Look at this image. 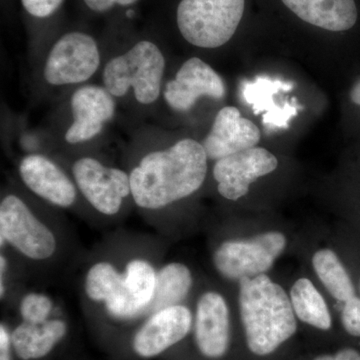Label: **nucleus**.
<instances>
[{
  "mask_svg": "<svg viewBox=\"0 0 360 360\" xmlns=\"http://www.w3.org/2000/svg\"><path fill=\"white\" fill-rule=\"evenodd\" d=\"M208 161L201 142L188 137L148 149L129 169L132 202L158 212L191 198L205 184Z\"/></svg>",
  "mask_w": 360,
  "mask_h": 360,
  "instance_id": "f257e3e1",
  "label": "nucleus"
},
{
  "mask_svg": "<svg viewBox=\"0 0 360 360\" xmlns=\"http://www.w3.org/2000/svg\"><path fill=\"white\" fill-rule=\"evenodd\" d=\"M238 310L246 348L259 359L276 354L297 333L290 295L267 274L239 281Z\"/></svg>",
  "mask_w": 360,
  "mask_h": 360,
  "instance_id": "f03ea898",
  "label": "nucleus"
},
{
  "mask_svg": "<svg viewBox=\"0 0 360 360\" xmlns=\"http://www.w3.org/2000/svg\"><path fill=\"white\" fill-rule=\"evenodd\" d=\"M165 72L167 58L158 40L137 35L104 61L101 85L117 101L129 98L149 108L162 97Z\"/></svg>",
  "mask_w": 360,
  "mask_h": 360,
  "instance_id": "7ed1b4c3",
  "label": "nucleus"
},
{
  "mask_svg": "<svg viewBox=\"0 0 360 360\" xmlns=\"http://www.w3.org/2000/svg\"><path fill=\"white\" fill-rule=\"evenodd\" d=\"M42 65L44 84L53 89H73L89 84L103 68V49L94 33L84 27L56 28L51 33Z\"/></svg>",
  "mask_w": 360,
  "mask_h": 360,
  "instance_id": "20e7f679",
  "label": "nucleus"
},
{
  "mask_svg": "<svg viewBox=\"0 0 360 360\" xmlns=\"http://www.w3.org/2000/svg\"><path fill=\"white\" fill-rule=\"evenodd\" d=\"M0 245L11 248L26 262L44 264L59 251V238L37 210L16 191H6L0 200Z\"/></svg>",
  "mask_w": 360,
  "mask_h": 360,
  "instance_id": "39448f33",
  "label": "nucleus"
},
{
  "mask_svg": "<svg viewBox=\"0 0 360 360\" xmlns=\"http://www.w3.org/2000/svg\"><path fill=\"white\" fill-rule=\"evenodd\" d=\"M245 13V0H176L172 16L187 44L217 49L236 35Z\"/></svg>",
  "mask_w": 360,
  "mask_h": 360,
  "instance_id": "423d86ee",
  "label": "nucleus"
},
{
  "mask_svg": "<svg viewBox=\"0 0 360 360\" xmlns=\"http://www.w3.org/2000/svg\"><path fill=\"white\" fill-rule=\"evenodd\" d=\"M70 172L80 198L97 214L117 217L132 201L129 170L108 165L96 156H78Z\"/></svg>",
  "mask_w": 360,
  "mask_h": 360,
  "instance_id": "0eeeda50",
  "label": "nucleus"
},
{
  "mask_svg": "<svg viewBox=\"0 0 360 360\" xmlns=\"http://www.w3.org/2000/svg\"><path fill=\"white\" fill-rule=\"evenodd\" d=\"M288 246V238L281 231H265L250 238L227 239L212 253L217 274L229 281L266 274Z\"/></svg>",
  "mask_w": 360,
  "mask_h": 360,
  "instance_id": "6e6552de",
  "label": "nucleus"
},
{
  "mask_svg": "<svg viewBox=\"0 0 360 360\" xmlns=\"http://www.w3.org/2000/svg\"><path fill=\"white\" fill-rule=\"evenodd\" d=\"M193 311L187 305H172L148 315L139 322L129 340L139 359H158L191 335Z\"/></svg>",
  "mask_w": 360,
  "mask_h": 360,
  "instance_id": "1a4fd4ad",
  "label": "nucleus"
},
{
  "mask_svg": "<svg viewBox=\"0 0 360 360\" xmlns=\"http://www.w3.org/2000/svg\"><path fill=\"white\" fill-rule=\"evenodd\" d=\"M70 122L63 134L68 146H84L96 141L112 122L117 101L101 84H86L72 90Z\"/></svg>",
  "mask_w": 360,
  "mask_h": 360,
  "instance_id": "9d476101",
  "label": "nucleus"
},
{
  "mask_svg": "<svg viewBox=\"0 0 360 360\" xmlns=\"http://www.w3.org/2000/svg\"><path fill=\"white\" fill-rule=\"evenodd\" d=\"M18 174L30 193L52 207L70 210L82 198L68 169L45 153L23 155L18 161Z\"/></svg>",
  "mask_w": 360,
  "mask_h": 360,
  "instance_id": "9b49d317",
  "label": "nucleus"
},
{
  "mask_svg": "<svg viewBox=\"0 0 360 360\" xmlns=\"http://www.w3.org/2000/svg\"><path fill=\"white\" fill-rule=\"evenodd\" d=\"M191 335L203 359L222 360L229 355L232 341L231 310L219 291L206 290L198 298Z\"/></svg>",
  "mask_w": 360,
  "mask_h": 360,
  "instance_id": "f8f14e48",
  "label": "nucleus"
},
{
  "mask_svg": "<svg viewBox=\"0 0 360 360\" xmlns=\"http://www.w3.org/2000/svg\"><path fill=\"white\" fill-rule=\"evenodd\" d=\"M226 94L224 79L212 66L200 58L184 61L174 77L165 80L162 99L170 110L186 113L200 98L220 101Z\"/></svg>",
  "mask_w": 360,
  "mask_h": 360,
  "instance_id": "ddd939ff",
  "label": "nucleus"
},
{
  "mask_svg": "<svg viewBox=\"0 0 360 360\" xmlns=\"http://www.w3.org/2000/svg\"><path fill=\"white\" fill-rule=\"evenodd\" d=\"M277 167L276 155L257 146L215 161L212 174L220 195L236 201L250 193L253 182L272 174Z\"/></svg>",
  "mask_w": 360,
  "mask_h": 360,
  "instance_id": "4468645a",
  "label": "nucleus"
},
{
  "mask_svg": "<svg viewBox=\"0 0 360 360\" xmlns=\"http://www.w3.org/2000/svg\"><path fill=\"white\" fill-rule=\"evenodd\" d=\"M262 132L255 123L241 116L234 106H225L217 112L212 129L201 144L208 160L217 161L234 153L257 148Z\"/></svg>",
  "mask_w": 360,
  "mask_h": 360,
  "instance_id": "2eb2a0df",
  "label": "nucleus"
},
{
  "mask_svg": "<svg viewBox=\"0 0 360 360\" xmlns=\"http://www.w3.org/2000/svg\"><path fill=\"white\" fill-rule=\"evenodd\" d=\"M298 20L331 32L352 30L357 22L355 0H281Z\"/></svg>",
  "mask_w": 360,
  "mask_h": 360,
  "instance_id": "dca6fc26",
  "label": "nucleus"
},
{
  "mask_svg": "<svg viewBox=\"0 0 360 360\" xmlns=\"http://www.w3.org/2000/svg\"><path fill=\"white\" fill-rule=\"evenodd\" d=\"M68 331V322L60 316H53L40 324L18 322L11 328L16 359H44L65 340Z\"/></svg>",
  "mask_w": 360,
  "mask_h": 360,
  "instance_id": "f3484780",
  "label": "nucleus"
},
{
  "mask_svg": "<svg viewBox=\"0 0 360 360\" xmlns=\"http://www.w3.org/2000/svg\"><path fill=\"white\" fill-rule=\"evenodd\" d=\"M311 264L317 278L338 303V309L359 295L349 267L335 250L321 248L315 251Z\"/></svg>",
  "mask_w": 360,
  "mask_h": 360,
  "instance_id": "a211bd4d",
  "label": "nucleus"
},
{
  "mask_svg": "<svg viewBox=\"0 0 360 360\" xmlns=\"http://www.w3.org/2000/svg\"><path fill=\"white\" fill-rule=\"evenodd\" d=\"M290 298L298 321L322 333L333 329V314L328 303L309 278H298L291 288Z\"/></svg>",
  "mask_w": 360,
  "mask_h": 360,
  "instance_id": "6ab92c4d",
  "label": "nucleus"
},
{
  "mask_svg": "<svg viewBox=\"0 0 360 360\" xmlns=\"http://www.w3.org/2000/svg\"><path fill=\"white\" fill-rule=\"evenodd\" d=\"M193 271L186 264L170 262L161 265L149 314L172 305L182 304L193 290Z\"/></svg>",
  "mask_w": 360,
  "mask_h": 360,
  "instance_id": "aec40b11",
  "label": "nucleus"
},
{
  "mask_svg": "<svg viewBox=\"0 0 360 360\" xmlns=\"http://www.w3.org/2000/svg\"><path fill=\"white\" fill-rule=\"evenodd\" d=\"M66 0H20L28 25L40 35L51 34L58 27Z\"/></svg>",
  "mask_w": 360,
  "mask_h": 360,
  "instance_id": "412c9836",
  "label": "nucleus"
},
{
  "mask_svg": "<svg viewBox=\"0 0 360 360\" xmlns=\"http://www.w3.org/2000/svg\"><path fill=\"white\" fill-rule=\"evenodd\" d=\"M56 303L51 295L40 291H28L18 304L20 321L40 324L54 316Z\"/></svg>",
  "mask_w": 360,
  "mask_h": 360,
  "instance_id": "4be33fe9",
  "label": "nucleus"
},
{
  "mask_svg": "<svg viewBox=\"0 0 360 360\" xmlns=\"http://www.w3.org/2000/svg\"><path fill=\"white\" fill-rule=\"evenodd\" d=\"M78 6L89 16L122 18L143 0H77Z\"/></svg>",
  "mask_w": 360,
  "mask_h": 360,
  "instance_id": "5701e85b",
  "label": "nucleus"
},
{
  "mask_svg": "<svg viewBox=\"0 0 360 360\" xmlns=\"http://www.w3.org/2000/svg\"><path fill=\"white\" fill-rule=\"evenodd\" d=\"M341 328L345 335L360 340V296H356L338 309Z\"/></svg>",
  "mask_w": 360,
  "mask_h": 360,
  "instance_id": "b1692460",
  "label": "nucleus"
},
{
  "mask_svg": "<svg viewBox=\"0 0 360 360\" xmlns=\"http://www.w3.org/2000/svg\"><path fill=\"white\" fill-rule=\"evenodd\" d=\"M309 360H360V348L347 345L338 348L335 352L317 354Z\"/></svg>",
  "mask_w": 360,
  "mask_h": 360,
  "instance_id": "393cba45",
  "label": "nucleus"
},
{
  "mask_svg": "<svg viewBox=\"0 0 360 360\" xmlns=\"http://www.w3.org/2000/svg\"><path fill=\"white\" fill-rule=\"evenodd\" d=\"M13 340H11V328L6 322L0 324V360H14Z\"/></svg>",
  "mask_w": 360,
  "mask_h": 360,
  "instance_id": "a878e982",
  "label": "nucleus"
},
{
  "mask_svg": "<svg viewBox=\"0 0 360 360\" xmlns=\"http://www.w3.org/2000/svg\"><path fill=\"white\" fill-rule=\"evenodd\" d=\"M9 269H11V264H9L8 257L6 253L1 252V255H0V297H1V300L6 297L7 292H8Z\"/></svg>",
  "mask_w": 360,
  "mask_h": 360,
  "instance_id": "bb28decb",
  "label": "nucleus"
},
{
  "mask_svg": "<svg viewBox=\"0 0 360 360\" xmlns=\"http://www.w3.org/2000/svg\"><path fill=\"white\" fill-rule=\"evenodd\" d=\"M354 264V271L350 272H352V276H354L355 284H356L357 291H359V295L360 296V250L359 252H357L356 251V257H355Z\"/></svg>",
  "mask_w": 360,
  "mask_h": 360,
  "instance_id": "cd10ccee",
  "label": "nucleus"
},
{
  "mask_svg": "<svg viewBox=\"0 0 360 360\" xmlns=\"http://www.w3.org/2000/svg\"><path fill=\"white\" fill-rule=\"evenodd\" d=\"M349 96L352 103L360 106V79L357 80L356 84L352 87Z\"/></svg>",
  "mask_w": 360,
  "mask_h": 360,
  "instance_id": "c85d7f7f",
  "label": "nucleus"
}]
</instances>
